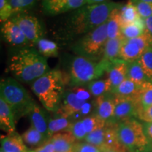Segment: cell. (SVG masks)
<instances>
[{
	"mask_svg": "<svg viewBox=\"0 0 152 152\" xmlns=\"http://www.w3.org/2000/svg\"><path fill=\"white\" fill-rule=\"evenodd\" d=\"M122 4L108 1L86 4L72 11L65 23V33L69 37L84 35L107 22L112 11Z\"/></svg>",
	"mask_w": 152,
	"mask_h": 152,
	"instance_id": "6da1fadb",
	"label": "cell"
},
{
	"mask_svg": "<svg viewBox=\"0 0 152 152\" xmlns=\"http://www.w3.org/2000/svg\"><path fill=\"white\" fill-rule=\"evenodd\" d=\"M8 69L19 81L31 85L50 70L46 58L33 47H24L15 53Z\"/></svg>",
	"mask_w": 152,
	"mask_h": 152,
	"instance_id": "7a4b0ae2",
	"label": "cell"
},
{
	"mask_svg": "<svg viewBox=\"0 0 152 152\" xmlns=\"http://www.w3.org/2000/svg\"><path fill=\"white\" fill-rule=\"evenodd\" d=\"M67 80L58 69L49 70L31 85V90L47 111L56 112L65 92Z\"/></svg>",
	"mask_w": 152,
	"mask_h": 152,
	"instance_id": "3957f363",
	"label": "cell"
},
{
	"mask_svg": "<svg viewBox=\"0 0 152 152\" xmlns=\"http://www.w3.org/2000/svg\"><path fill=\"white\" fill-rule=\"evenodd\" d=\"M111 63L104 59L94 61L77 55L72 56L68 64L67 83L75 87L87 85L107 73Z\"/></svg>",
	"mask_w": 152,
	"mask_h": 152,
	"instance_id": "277c9868",
	"label": "cell"
},
{
	"mask_svg": "<svg viewBox=\"0 0 152 152\" xmlns=\"http://www.w3.org/2000/svg\"><path fill=\"white\" fill-rule=\"evenodd\" d=\"M0 97L3 98L11 106L16 119L28 115L35 103L23 86L12 77H7L1 80Z\"/></svg>",
	"mask_w": 152,
	"mask_h": 152,
	"instance_id": "5b68a950",
	"label": "cell"
},
{
	"mask_svg": "<svg viewBox=\"0 0 152 152\" xmlns=\"http://www.w3.org/2000/svg\"><path fill=\"white\" fill-rule=\"evenodd\" d=\"M106 26L107 24L105 23L82 36L71 47V50L77 56L100 61L103 56L104 46L108 39Z\"/></svg>",
	"mask_w": 152,
	"mask_h": 152,
	"instance_id": "8992f818",
	"label": "cell"
},
{
	"mask_svg": "<svg viewBox=\"0 0 152 152\" xmlns=\"http://www.w3.org/2000/svg\"><path fill=\"white\" fill-rule=\"evenodd\" d=\"M117 133L119 142L129 152L144 151L149 144L143 125L134 118L118 123Z\"/></svg>",
	"mask_w": 152,
	"mask_h": 152,
	"instance_id": "52a82bcc",
	"label": "cell"
},
{
	"mask_svg": "<svg viewBox=\"0 0 152 152\" xmlns=\"http://www.w3.org/2000/svg\"><path fill=\"white\" fill-rule=\"evenodd\" d=\"M152 47V36L146 29L144 33L133 39H125L119 58L128 63L138 60L148 49Z\"/></svg>",
	"mask_w": 152,
	"mask_h": 152,
	"instance_id": "ba28073f",
	"label": "cell"
},
{
	"mask_svg": "<svg viewBox=\"0 0 152 152\" xmlns=\"http://www.w3.org/2000/svg\"><path fill=\"white\" fill-rule=\"evenodd\" d=\"M114 113L111 121L115 123L137 118L138 113L142 110L140 96L130 97L114 95Z\"/></svg>",
	"mask_w": 152,
	"mask_h": 152,
	"instance_id": "9c48e42d",
	"label": "cell"
},
{
	"mask_svg": "<svg viewBox=\"0 0 152 152\" xmlns=\"http://www.w3.org/2000/svg\"><path fill=\"white\" fill-rule=\"evenodd\" d=\"M19 26L26 35L30 46H34L43 38L44 30L39 20L35 16L28 14H17L10 18Z\"/></svg>",
	"mask_w": 152,
	"mask_h": 152,
	"instance_id": "30bf717a",
	"label": "cell"
},
{
	"mask_svg": "<svg viewBox=\"0 0 152 152\" xmlns=\"http://www.w3.org/2000/svg\"><path fill=\"white\" fill-rule=\"evenodd\" d=\"M42 8L49 16L72 12L87 4V0H42Z\"/></svg>",
	"mask_w": 152,
	"mask_h": 152,
	"instance_id": "8fae6325",
	"label": "cell"
},
{
	"mask_svg": "<svg viewBox=\"0 0 152 152\" xmlns=\"http://www.w3.org/2000/svg\"><path fill=\"white\" fill-rule=\"evenodd\" d=\"M1 33L3 39L14 47H27L30 44L26 35L19 26L12 20L9 19L1 24Z\"/></svg>",
	"mask_w": 152,
	"mask_h": 152,
	"instance_id": "7c38bea8",
	"label": "cell"
},
{
	"mask_svg": "<svg viewBox=\"0 0 152 152\" xmlns=\"http://www.w3.org/2000/svg\"><path fill=\"white\" fill-rule=\"evenodd\" d=\"M87 102L81 100L73 91L64 92L61 104L56 113L61 117L71 118L77 113H82Z\"/></svg>",
	"mask_w": 152,
	"mask_h": 152,
	"instance_id": "4fadbf2b",
	"label": "cell"
},
{
	"mask_svg": "<svg viewBox=\"0 0 152 152\" xmlns=\"http://www.w3.org/2000/svg\"><path fill=\"white\" fill-rule=\"evenodd\" d=\"M96 115L104 121H111L114 113V95L112 93L101 95L95 100Z\"/></svg>",
	"mask_w": 152,
	"mask_h": 152,
	"instance_id": "5bb4252c",
	"label": "cell"
},
{
	"mask_svg": "<svg viewBox=\"0 0 152 152\" xmlns=\"http://www.w3.org/2000/svg\"><path fill=\"white\" fill-rule=\"evenodd\" d=\"M128 68V63L120 58L111 63V65L107 71V78L111 84L112 91L127 78Z\"/></svg>",
	"mask_w": 152,
	"mask_h": 152,
	"instance_id": "9a60e30c",
	"label": "cell"
},
{
	"mask_svg": "<svg viewBox=\"0 0 152 152\" xmlns=\"http://www.w3.org/2000/svg\"><path fill=\"white\" fill-rule=\"evenodd\" d=\"M0 125L7 134H16V118L11 106L0 97Z\"/></svg>",
	"mask_w": 152,
	"mask_h": 152,
	"instance_id": "2e32d148",
	"label": "cell"
},
{
	"mask_svg": "<svg viewBox=\"0 0 152 152\" xmlns=\"http://www.w3.org/2000/svg\"><path fill=\"white\" fill-rule=\"evenodd\" d=\"M28 115L30 118L31 126L49 138L48 124L49 118L40 106L36 103L34 104Z\"/></svg>",
	"mask_w": 152,
	"mask_h": 152,
	"instance_id": "e0dca14e",
	"label": "cell"
},
{
	"mask_svg": "<svg viewBox=\"0 0 152 152\" xmlns=\"http://www.w3.org/2000/svg\"><path fill=\"white\" fill-rule=\"evenodd\" d=\"M49 140L54 145L55 152H72L77 140L70 131H64L54 134Z\"/></svg>",
	"mask_w": 152,
	"mask_h": 152,
	"instance_id": "ac0fdd59",
	"label": "cell"
},
{
	"mask_svg": "<svg viewBox=\"0 0 152 152\" xmlns=\"http://www.w3.org/2000/svg\"><path fill=\"white\" fill-rule=\"evenodd\" d=\"M1 149L5 152H29L21 136L17 133L1 137Z\"/></svg>",
	"mask_w": 152,
	"mask_h": 152,
	"instance_id": "d6986e66",
	"label": "cell"
},
{
	"mask_svg": "<svg viewBox=\"0 0 152 152\" xmlns=\"http://www.w3.org/2000/svg\"><path fill=\"white\" fill-rule=\"evenodd\" d=\"M125 39V38L123 35L114 39H108L104 46L102 59L109 62H113L114 61L119 59L120 52Z\"/></svg>",
	"mask_w": 152,
	"mask_h": 152,
	"instance_id": "ffe728a7",
	"label": "cell"
},
{
	"mask_svg": "<svg viewBox=\"0 0 152 152\" xmlns=\"http://www.w3.org/2000/svg\"><path fill=\"white\" fill-rule=\"evenodd\" d=\"M23 141L26 145L31 148L39 147L49 140L45 134H42L33 126H30L21 135Z\"/></svg>",
	"mask_w": 152,
	"mask_h": 152,
	"instance_id": "44dd1931",
	"label": "cell"
},
{
	"mask_svg": "<svg viewBox=\"0 0 152 152\" xmlns=\"http://www.w3.org/2000/svg\"><path fill=\"white\" fill-rule=\"evenodd\" d=\"M142 85L137 84L136 83L126 78L116 88L114 89L111 93L114 95L121 96H140Z\"/></svg>",
	"mask_w": 152,
	"mask_h": 152,
	"instance_id": "7402d4cb",
	"label": "cell"
},
{
	"mask_svg": "<svg viewBox=\"0 0 152 152\" xmlns=\"http://www.w3.org/2000/svg\"><path fill=\"white\" fill-rule=\"evenodd\" d=\"M120 18L121 26L123 27L136 22L141 16L139 14L135 5L131 0H129L126 4H123L120 8Z\"/></svg>",
	"mask_w": 152,
	"mask_h": 152,
	"instance_id": "603a6c76",
	"label": "cell"
},
{
	"mask_svg": "<svg viewBox=\"0 0 152 152\" xmlns=\"http://www.w3.org/2000/svg\"><path fill=\"white\" fill-rule=\"evenodd\" d=\"M121 7L112 11L111 16L106 22L108 39H114V38L118 37L121 35H122V33H121L122 26H121V18H120V8H121Z\"/></svg>",
	"mask_w": 152,
	"mask_h": 152,
	"instance_id": "cb8c5ba5",
	"label": "cell"
},
{
	"mask_svg": "<svg viewBox=\"0 0 152 152\" xmlns=\"http://www.w3.org/2000/svg\"><path fill=\"white\" fill-rule=\"evenodd\" d=\"M71 118H64L59 116L56 118H49L48 124V137L56 134V133L69 131L73 124Z\"/></svg>",
	"mask_w": 152,
	"mask_h": 152,
	"instance_id": "d4e9b609",
	"label": "cell"
},
{
	"mask_svg": "<svg viewBox=\"0 0 152 152\" xmlns=\"http://www.w3.org/2000/svg\"><path fill=\"white\" fill-rule=\"evenodd\" d=\"M146 31L145 23L142 17L136 22L121 28V33L126 39H133L141 36Z\"/></svg>",
	"mask_w": 152,
	"mask_h": 152,
	"instance_id": "484cf974",
	"label": "cell"
},
{
	"mask_svg": "<svg viewBox=\"0 0 152 152\" xmlns=\"http://www.w3.org/2000/svg\"><path fill=\"white\" fill-rule=\"evenodd\" d=\"M127 78L140 85H142L146 82L149 81V80L147 78L144 73L139 60L128 63Z\"/></svg>",
	"mask_w": 152,
	"mask_h": 152,
	"instance_id": "4316f807",
	"label": "cell"
},
{
	"mask_svg": "<svg viewBox=\"0 0 152 152\" xmlns=\"http://www.w3.org/2000/svg\"><path fill=\"white\" fill-rule=\"evenodd\" d=\"M37 50L45 58L58 56V47L56 42L42 38L36 44Z\"/></svg>",
	"mask_w": 152,
	"mask_h": 152,
	"instance_id": "83f0119b",
	"label": "cell"
},
{
	"mask_svg": "<svg viewBox=\"0 0 152 152\" xmlns=\"http://www.w3.org/2000/svg\"><path fill=\"white\" fill-rule=\"evenodd\" d=\"M87 86V90L93 96H98L107 93L111 92L112 87L109 80H96L89 83Z\"/></svg>",
	"mask_w": 152,
	"mask_h": 152,
	"instance_id": "f1b7e54d",
	"label": "cell"
},
{
	"mask_svg": "<svg viewBox=\"0 0 152 152\" xmlns=\"http://www.w3.org/2000/svg\"><path fill=\"white\" fill-rule=\"evenodd\" d=\"M85 142L102 149L106 142V125L104 128L90 133L85 138Z\"/></svg>",
	"mask_w": 152,
	"mask_h": 152,
	"instance_id": "f546056e",
	"label": "cell"
},
{
	"mask_svg": "<svg viewBox=\"0 0 152 152\" xmlns=\"http://www.w3.org/2000/svg\"><path fill=\"white\" fill-rule=\"evenodd\" d=\"M13 16L17 14H26L37 4L38 0H9Z\"/></svg>",
	"mask_w": 152,
	"mask_h": 152,
	"instance_id": "4dcf8cb0",
	"label": "cell"
},
{
	"mask_svg": "<svg viewBox=\"0 0 152 152\" xmlns=\"http://www.w3.org/2000/svg\"><path fill=\"white\" fill-rule=\"evenodd\" d=\"M82 120L83 125L86 130L87 134L94 132L99 129H102L106 126L107 122L99 117H98L96 114L83 118Z\"/></svg>",
	"mask_w": 152,
	"mask_h": 152,
	"instance_id": "1f68e13d",
	"label": "cell"
},
{
	"mask_svg": "<svg viewBox=\"0 0 152 152\" xmlns=\"http://www.w3.org/2000/svg\"><path fill=\"white\" fill-rule=\"evenodd\" d=\"M140 100L142 109H146L152 106V83L146 82L141 87Z\"/></svg>",
	"mask_w": 152,
	"mask_h": 152,
	"instance_id": "d6a6232c",
	"label": "cell"
},
{
	"mask_svg": "<svg viewBox=\"0 0 152 152\" xmlns=\"http://www.w3.org/2000/svg\"><path fill=\"white\" fill-rule=\"evenodd\" d=\"M138 60L146 76L152 83V47L148 49Z\"/></svg>",
	"mask_w": 152,
	"mask_h": 152,
	"instance_id": "836d02e7",
	"label": "cell"
},
{
	"mask_svg": "<svg viewBox=\"0 0 152 152\" xmlns=\"http://www.w3.org/2000/svg\"><path fill=\"white\" fill-rule=\"evenodd\" d=\"M69 131L77 140H85L87 135V133L83 126L81 119L75 121Z\"/></svg>",
	"mask_w": 152,
	"mask_h": 152,
	"instance_id": "e575fe53",
	"label": "cell"
},
{
	"mask_svg": "<svg viewBox=\"0 0 152 152\" xmlns=\"http://www.w3.org/2000/svg\"><path fill=\"white\" fill-rule=\"evenodd\" d=\"M13 16L9 0H0V20L4 23L10 19Z\"/></svg>",
	"mask_w": 152,
	"mask_h": 152,
	"instance_id": "d590c367",
	"label": "cell"
},
{
	"mask_svg": "<svg viewBox=\"0 0 152 152\" xmlns=\"http://www.w3.org/2000/svg\"><path fill=\"white\" fill-rule=\"evenodd\" d=\"M133 4L135 5L139 14L142 18L145 19L150 16H152V2L137 1V2Z\"/></svg>",
	"mask_w": 152,
	"mask_h": 152,
	"instance_id": "8d00e7d4",
	"label": "cell"
},
{
	"mask_svg": "<svg viewBox=\"0 0 152 152\" xmlns=\"http://www.w3.org/2000/svg\"><path fill=\"white\" fill-rule=\"evenodd\" d=\"M72 152H102L101 149L87 142H76Z\"/></svg>",
	"mask_w": 152,
	"mask_h": 152,
	"instance_id": "74e56055",
	"label": "cell"
},
{
	"mask_svg": "<svg viewBox=\"0 0 152 152\" xmlns=\"http://www.w3.org/2000/svg\"><path fill=\"white\" fill-rule=\"evenodd\" d=\"M137 118L144 122H152V106L146 109H142L138 113Z\"/></svg>",
	"mask_w": 152,
	"mask_h": 152,
	"instance_id": "f35d334b",
	"label": "cell"
},
{
	"mask_svg": "<svg viewBox=\"0 0 152 152\" xmlns=\"http://www.w3.org/2000/svg\"><path fill=\"white\" fill-rule=\"evenodd\" d=\"M29 152H55V149L52 142L48 140L41 147L37 148L33 151H29Z\"/></svg>",
	"mask_w": 152,
	"mask_h": 152,
	"instance_id": "ab89813d",
	"label": "cell"
},
{
	"mask_svg": "<svg viewBox=\"0 0 152 152\" xmlns=\"http://www.w3.org/2000/svg\"><path fill=\"white\" fill-rule=\"evenodd\" d=\"M73 92H75L76 96L81 100L87 102L90 98L91 94L88 91V90H86L83 88H77L75 89V90H73Z\"/></svg>",
	"mask_w": 152,
	"mask_h": 152,
	"instance_id": "60d3db41",
	"label": "cell"
},
{
	"mask_svg": "<svg viewBox=\"0 0 152 152\" xmlns=\"http://www.w3.org/2000/svg\"><path fill=\"white\" fill-rule=\"evenodd\" d=\"M142 125H143L144 134H145L148 140H152V122H144Z\"/></svg>",
	"mask_w": 152,
	"mask_h": 152,
	"instance_id": "b9f144b4",
	"label": "cell"
},
{
	"mask_svg": "<svg viewBox=\"0 0 152 152\" xmlns=\"http://www.w3.org/2000/svg\"><path fill=\"white\" fill-rule=\"evenodd\" d=\"M144 23H145L146 29L152 36V16H150L149 18L144 19Z\"/></svg>",
	"mask_w": 152,
	"mask_h": 152,
	"instance_id": "7bdbcfd3",
	"label": "cell"
},
{
	"mask_svg": "<svg viewBox=\"0 0 152 152\" xmlns=\"http://www.w3.org/2000/svg\"><path fill=\"white\" fill-rule=\"evenodd\" d=\"M110 0H87V4H100Z\"/></svg>",
	"mask_w": 152,
	"mask_h": 152,
	"instance_id": "ee69618b",
	"label": "cell"
},
{
	"mask_svg": "<svg viewBox=\"0 0 152 152\" xmlns=\"http://www.w3.org/2000/svg\"><path fill=\"white\" fill-rule=\"evenodd\" d=\"M132 3L137 2V1H142V2H152V0H131Z\"/></svg>",
	"mask_w": 152,
	"mask_h": 152,
	"instance_id": "f6af8a7d",
	"label": "cell"
},
{
	"mask_svg": "<svg viewBox=\"0 0 152 152\" xmlns=\"http://www.w3.org/2000/svg\"><path fill=\"white\" fill-rule=\"evenodd\" d=\"M101 151L102 152H117L112 149H103V150H101Z\"/></svg>",
	"mask_w": 152,
	"mask_h": 152,
	"instance_id": "bcb514c9",
	"label": "cell"
},
{
	"mask_svg": "<svg viewBox=\"0 0 152 152\" xmlns=\"http://www.w3.org/2000/svg\"><path fill=\"white\" fill-rule=\"evenodd\" d=\"M0 152H5V151H3L2 149H1V151H0Z\"/></svg>",
	"mask_w": 152,
	"mask_h": 152,
	"instance_id": "7dc6e473",
	"label": "cell"
}]
</instances>
